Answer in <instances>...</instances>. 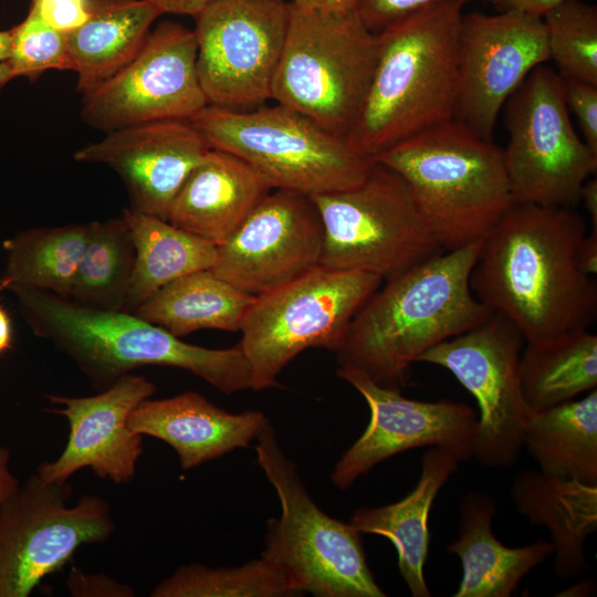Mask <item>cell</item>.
<instances>
[{
    "label": "cell",
    "mask_w": 597,
    "mask_h": 597,
    "mask_svg": "<svg viewBox=\"0 0 597 597\" xmlns=\"http://www.w3.org/2000/svg\"><path fill=\"white\" fill-rule=\"evenodd\" d=\"M155 391L146 377L129 373L94 396L46 395L54 407L45 411L63 416L70 433L63 452L36 468L38 476L46 483H63L81 469L90 468L100 479L117 484L130 482L143 452V436L130 430L128 417Z\"/></svg>",
    "instance_id": "cell-19"
},
{
    "label": "cell",
    "mask_w": 597,
    "mask_h": 597,
    "mask_svg": "<svg viewBox=\"0 0 597 597\" xmlns=\"http://www.w3.org/2000/svg\"><path fill=\"white\" fill-rule=\"evenodd\" d=\"M272 190L237 156L210 148L174 198L167 220L214 245Z\"/></svg>",
    "instance_id": "cell-22"
},
{
    "label": "cell",
    "mask_w": 597,
    "mask_h": 597,
    "mask_svg": "<svg viewBox=\"0 0 597 597\" xmlns=\"http://www.w3.org/2000/svg\"><path fill=\"white\" fill-rule=\"evenodd\" d=\"M323 226L311 196L272 189L219 245L212 272L259 296L320 264Z\"/></svg>",
    "instance_id": "cell-17"
},
{
    "label": "cell",
    "mask_w": 597,
    "mask_h": 597,
    "mask_svg": "<svg viewBox=\"0 0 597 597\" xmlns=\"http://www.w3.org/2000/svg\"><path fill=\"white\" fill-rule=\"evenodd\" d=\"M134 243V268L124 311L133 313L170 282L209 270L217 260V245L182 230L168 220L133 208L123 212Z\"/></svg>",
    "instance_id": "cell-27"
},
{
    "label": "cell",
    "mask_w": 597,
    "mask_h": 597,
    "mask_svg": "<svg viewBox=\"0 0 597 597\" xmlns=\"http://www.w3.org/2000/svg\"><path fill=\"white\" fill-rule=\"evenodd\" d=\"M383 281L371 273L318 264L255 296L242 321L239 343L255 390L277 386V375L306 348L337 353L354 316Z\"/></svg>",
    "instance_id": "cell-10"
},
{
    "label": "cell",
    "mask_w": 597,
    "mask_h": 597,
    "mask_svg": "<svg viewBox=\"0 0 597 597\" xmlns=\"http://www.w3.org/2000/svg\"><path fill=\"white\" fill-rule=\"evenodd\" d=\"M521 389L532 411L575 399L597 388V336L573 331L526 343L520 362Z\"/></svg>",
    "instance_id": "cell-30"
},
{
    "label": "cell",
    "mask_w": 597,
    "mask_h": 597,
    "mask_svg": "<svg viewBox=\"0 0 597 597\" xmlns=\"http://www.w3.org/2000/svg\"><path fill=\"white\" fill-rule=\"evenodd\" d=\"M33 334L51 342L97 386L108 387L135 368H180L223 394L254 389L251 366L239 344L212 349L185 343L134 313L81 305L49 291L11 285Z\"/></svg>",
    "instance_id": "cell-4"
},
{
    "label": "cell",
    "mask_w": 597,
    "mask_h": 597,
    "mask_svg": "<svg viewBox=\"0 0 597 597\" xmlns=\"http://www.w3.org/2000/svg\"><path fill=\"white\" fill-rule=\"evenodd\" d=\"M523 447L538 470L597 484V388L584 398L533 411Z\"/></svg>",
    "instance_id": "cell-28"
},
{
    "label": "cell",
    "mask_w": 597,
    "mask_h": 597,
    "mask_svg": "<svg viewBox=\"0 0 597 597\" xmlns=\"http://www.w3.org/2000/svg\"><path fill=\"white\" fill-rule=\"evenodd\" d=\"M577 263L586 275L594 276L597 273V230H591L582 239L577 249Z\"/></svg>",
    "instance_id": "cell-41"
},
{
    "label": "cell",
    "mask_w": 597,
    "mask_h": 597,
    "mask_svg": "<svg viewBox=\"0 0 597 597\" xmlns=\"http://www.w3.org/2000/svg\"><path fill=\"white\" fill-rule=\"evenodd\" d=\"M377 49V34L355 9L305 8L290 1L271 100L347 139L366 97Z\"/></svg>",
    "instance_id": "cell-6"
},
{
    "label": "cell",
    "mask_w": 597,
    "mask_h": 597,
    "mask_svg": "<svg viewBox=\"0 0 597 597\" xmlns=\"http://www.w3.org/2000/svg\"><path fill=\"white\" fill-rule=\"evenodd\" d=\"M375 161L405 180L444 251L482 240L515 202L503 149L455 119L410 137Z\"/></svg>",
    "instance_id": "cell-5"
},
{
    "label": "cell",
    "mask_w": 597,
    "mask_h": 597,
    "mask_svg": "<svg viewBox=\"0 0 597 597\" xmlns=\"http://www.w3.org/2000/svg\"><path fill=\"white\" fill-rule=\"evenodd\" d=\"M481 241L387 279L350 322L335 353L338 368L401 390L411 364L423 353L484 321L492 311L469 283Z\"/></svg>",
    "instance_id": "cell-2"
},
{
    "label": "cell",
    "mask_w": 597,
    "mask_h": 597,
    "mask_svg": "<svg viewBox=\"0 0 597 597\" xmlns=\"http://www.w3.org/2000/svg\"><path fill=\"white\" fill-rule=\"evenodd\" d=\"M465 1L410 15L377 34V59L347 142L375 160L410 137L453 119Z\"/></svg>",
    "instance_id": "cell-3"
},
{
    "label": "cell",
    "mask_w": 597,
    "mask_h": 597,
    "mask_svg": "<svg viewBox=\"0 0 597 597\" xmlns=\"http://www.w3.org/2000/svg\"><path fill=\"white\" fill-rule=\"evenodd\" d=\"M337 375L364 397L370 417L334 467L331 478L336 488H349L375 465L413 448H439L459 462L472 459L478 416L465 402L409 399L355 369L338 368Z\"/></svg>",
    "instance_id": "cell-18"
},
{
    "label": "cell",
    "mask_w": 597,
    "mask_h": 597,
    "mask_svg": "<svg viewBox=\"0 0 597 597\" xmlns=\"http://www.w3.org/2000/svg\"><path fill=\"white\" fill-rule=\"evenodd\" d=\"M164 13L195 17L212 0H155Z\"/></svg>",
    "instance_id": "cell-42"
},
{
    "label": "cell",
    "mask_w": 597,
    "mask_h": 597,
    "mask_svg": "<svg viewBox=\"0 0 597 597\" xmlns=\"http://www.w3.org/2000/svg\"><path fill=\"white\" fill-rule=\"evenodd\" d=\"M18 485L19 481L10 469V451L0 447V505Z\"/></svg>",
    "instance_id": "cell-43"
},
{
    "label": "cell",
    "mask_w": 597,
    "mask_h": 597,
    "mask_svg": "<svg viewBox=\"0 0 597 597\" xmlns=\"http://www.w3.org/2000/svg\"><path fill=\"white\" fill-rule=\"evenodd\" d=\"M13 78L15 77L9 63L7 61L0 63V95L7 84Z\"/></svg>",
    "instance_id": "cell-48"
},
{
    "label": "cell",
    "mask_w": 597,
    "mask_h": 597,
    "mask_svg": "<svg viewBox=\"0 0 597 597\" xmlns=\"http://www.w3.org/2000/svg\"><path fill=\"white\" fill-rule=\"evenodd\" d=\"M12 30L11 53L7 62L14 77L33 82L48 70L74 71L65 34L44 22L32 8Z\"/></svg>",
    "instance_id": "cell-35"
},
{
    "label": "cell",
    "mask_w": 597,
    "mask_h": 597,
    "mask_svg": "<svg viewBox=\"0 0 597 597\" xmlns=\"http://www.w3.org/2000/svg\"><path fill=\"white\" fill-rule=\"evenodd\" d=\"M563 91L568 111L577 118L584 142L597 154V86L563 78Z\"/></svg>",
    "instance_id": "cell-37"
},
{
    "label": "cell",
    "mask_w": 597,
    "mask_h": 597,
    "mask_svg": "<svg viewBox=\"0 0 597 597\" xmlns=\"http://www.w3.org/2000/svg\"><path fill=\"white\" fill-rule=\"evenodd\" d=\"M12 323L10 315L0 304V355L12 347Z\"/></svg>",
    "instance_id": "cell-46"
},
{
    "label": "cell",
    "mask_w": 597,
    "mask_h": 597,
    "mask_svg": "<svg viewBox=\"0 0 597 597\" xmlns=\"http://www.w3.org/2000/svg\"><path fill=\"white\" fill-rule=\"evenodd\" d=\"M510 498L531 525L549 531L558 577L570 579L590 570L585 542L597 530V484L525 469L513 479Z\"/></svg>",
    "instance_id": "cell-24"
},
{
    "label": "cell",
    "mask_w": 597,
    "mask_h": 597,
    "mask_svg": "<svg viewBox=\"0 0 597 597\" xmlns=\"http://www.w3.org/2000/svg\"><path fill=\"white\" fill-rule=\"evenodd\" d=\"M88 10L81 27L64 33L82 95L127 64L164 13L155 0H90Z\"/></svg>",
    "instance_id": "cell-26"
},
{
    "label": "cell",
    "mask_w": 597,
    "mask_h": 597,
    "mask_svg": "<svg viewBox=\"0 0 597 597\" xmlns=\"http://www.w3.org/2000/svg\"><path fill=\"white\" fill-rule=\"evenodd\" d=\"M451 1L457 0H355V11L368 30L378 34L410 15Z\"/></svg>",
    "instance_id": "cell-36"
},
{
    "label": "cell",
    "mask_w": 597,
    "mask_h": 597,
    "mask_svg": "<svg viewBox=\"0 0 597 597\" xmlns=\"http://www.w3.org/2000/svg\"><path fill=\"white\" fill-rule=\"evenodd\" d=\"M498 12H519L543 18L564 0H488Z\"/></svg>",
    "instance_id": "cell-40"
},
{
    "label": "cell",
    "mask_w": 597,
    "mask_h": 597,
    "mask_svg": "<svg viewBox=\"0 0 597 597\" xmlns=\"http://www.w3.org/2000/svg\"><path fill=\"white\" fill-rule=\"evenodd\" d=\"M253 301L209 269L170 282L133 313L182 337L199 329L240 331Z\"/></svg>",
    "instance_id": "cell-29"
},
{
    "label": "cell",
    "mask_w": 597,
    "mask_h": 597,
    "mask_svg": "<svg viewBox=\"0 0 597 597\" xmlns=\"http://www.w3.org/2000/svg\"><path fill=\"white\" fill-rule=\"evenodd\" d=\"M88 6L90 0H32L30 8L49 25L67 33L88 19Z\"/></svg>",
    "instance_id": "cell-38"
},
{
    "label": "cell",
    "mask_w": 597,
    "mask_h": 597,
    "mask_svg": "<svg viewBox=\"0 0 597 597\" xmlns=\"http://www.w3.org/2000/svg\"><path fill=\"white\" fill-rule=\"evenodd\" d=\"M135 249L123 218L90 222L87 243L69 298L88 307L124 311Z\"/></svg>",
    "instance_id": "cell-32"
},
{
    "label": "cell",
    "mask_w": 597,
    "mask_h": 597,
    "mask_svg": "<svg viewBox=\"0 0 597 597\" xmlns=\"http://www.w3.org/2000/svg\"><path fill=\"white\" fill-rule=\"evenodd\" d=\"M509 143L503 149L515 202L574 208L597 170L595 154L575 132L563 78L536 66L504 104Z\"/></svg>",
    "instance_id": "cell-11"
},
{
    "label": "cell",
    "mask_w": 597,
    "mask_h": 597,
    "mask_svg": "<svg viewBox=\"0 0 597 597\" xmlns=\"http://www.w3.org/2000/svg\"><path fill=\"white\" fill-rule=\"evenodd\" d=\"M268 422L261 411L231 413L195 391L147 398L128 417L130 430L169 444L184 470L248 447Z\"/></svg>",
    "instance_id": "cell-21"
},
{
    "label": "cell",
    "mask_w": 597,
    "mask_h": 597,
    "mask_svg": "<svg viewBox=\"0 0 597 597\" xmlns=\"http://www.w3.org/2000/svg\"><path fill=\"white\" fill-rule=\"evenodd\" d=\"M549 60L542 18L519 12L463 14L453 119L492 140L509 97Z\"/></svg>",
    "instance_id": "cell-16"
},
{
    "label": "cell",
    "mask_w": 597,
    "mask_h": 597,
    "mask_svg": "<svg viewBox=\"0 0 597 597\" xmlns=\"http://www.w3.org/2000/svg\"><path fill=\"white\" fill-rule=\"evenodd\" d=\"M580 201L590 218L591 230H597V180L595 178H588L584 182L579 192Z\"/></svg>",
    "instance_id": "cell-44"
},
{
    "label": "cell",
    "mask_w": 597,
    "mask_h": 597,
    "mask_svg": "<svg viewBox=\"0 0 597 597\" xmlns=\"http://www.w3.org/2000/svg\"><path fill=\"white\" fill-rule=\"evenodd\" d=\"M311 198L323 226V266L387 280L444 252L408 185L378 161L360 184Z\"/></svg>",
    "instance_id": "cell-9"
},
{
    "label": "cell",
    "mask_w": 597,
    "mask_h": 597,
    "mask_svg": "<svg viewBox=\"0 0 597 597\" xmlns=\"http://www.w3.org/2000/svg\"><path fill=\"white\" fill-rule=\"evenodd\" d=\"M542 20L558 74L597 86V7L564 0Z\"/></svg>",
    "instance_id": "cell-34"
},
{
    "label": "cell",
    "mask_w": 597,
    "mask_h": 597,
    "mask_svg": "<svg viewBox=\"0 0 597 597\" xmlns=\"http://www.w3.org/2000/svg\"><path fill=\"white\" fill-rule=\"evenodd\" d=\"M256 461L276 491L281 515L268 522L262 557L302 595L384 597L367 564L362 533L328 516L310 496L270 421L256 437Z\"/></svg>",
    "instance_id": "cell-7"
},
{
    "label": "cell",
    "mask_w": 597,
    "mask_h": 597,
    "mask_svg": "<svg viewBox=\"0 0 597 597\" xmlns=\"http://www.w3.org/2000/svg\"><path fill=\"white\" fill-rule=\"evenodd\" d=\"M193 19L197 71L208 105L245 111L271 100L290 2L212 0Z\"/></svg>",
    "instance_id": "cell-14"
},
{
    "label": "cell",
    "mask_w": 597,
    "mask_h": 597,
    "mask_svg": "<svg viewBox=\"0 0 597 597\" xmlns=\"http://www.w3.org/2000/svg\"><path fill=\"white\" fill-rule=\"evenodd\" d=\"M69 482L46 483L34 472L0 505V597H28L75 551L115 531L111 505L86 494L67 501Z\"/></svg>",
    "instance_id": "cell-12"
},
{
    "label": "cell",
    "mask_w": 597,
    "mask_h": 597,
    "mask_svg": "<svg viewBox=\"0 0 597 597\" xmlns=\"http://www.w3.org/2000/svg\"><path fill=\"white\" fill-rule=\"evenodd\" d=\"M209 149L189 119H164L108 132L73 157L113 169L127 189L130 208L167 220L174 198Z\"/></svg>",
    "instance_id": "cell-20"
},
{
    "label": "cell",
    "mask_w": 597,
    "mask_h": 597,
    "mask_svg": "<svg viewBox=\"0 0 597 597\" xmlns=\"http://www.w3.org/2000/svg\"><path fill=\"white\" fill-rule=\"evenodd\" d=\"M586 233L574 208L514 202L481 241L472 293L512 321L525 343L589 329L597 318V283L577 263Z\"/></svg>",
    "instance_id": "cell-1"
},
{
    "label": "cell",
    "mask_w": 597,
    "mask_h": 597,
    "mask_svg": "<svg viewBox=\"0 0 597 597\" xmlns=\"http://www.w3.org/2000/svg\"><path fill=\"white\" fill-rule=\"evenodd\" d=\"M90 233L88 223L32 228L3 241L0 290L21 285L67 297Z\"/></svg>",
    "instance_id": "cell-31"
},
{
    "label": "cell",
    "mask_w": 597,
    "mask_h": 597,
    "mask_svg": "<svg viewBox=\"0 0 597 597\" xmlns=\"http://www.w3.org/2000/svg\"><path fill=\"white\" fill-rule=\"evenodd\" d=\"M521 331L493 312L470 329L423 353L418 362L449 370L473 396L479 408L473 455L492 469L514 465L524 446L532 410L522 394Z\"/></svg>",
    "instance_id": "cell-13"
},
{
    "label": "cell",
    "mask_w": 597,
    "mask_h": 597,
    "mask_svg": "<svg viewBox=\"0 0 597 597\" xmlns=\"http://www.w3.org/2000/svg\"><path fill=\"white\" fill-rule=\"evenodd\" d=\"M193 29L164 21L135 56L83 94L82 119L105 133L164 119H190L208 105L197 71Z\"/></svg>",
    "instance_id": "cell-15"
},
{
    "label": "cell",
    "mask_w": 597,
    "mask_h": 597,
    "mask_svg": "<svg viewBox=\"0 0 597 597\" xmlns=\"http://www.w3.org/2000/svg\"><path fill=\"white\" fill-rule=\"evenodd\" d=\"M66 587L75 597H132L134 589L105 574H90L72 568Z\"/></svg>",
    "instance_id": "cell-39"
},
{
    "label": "cell",
    "mask_w": 597,
    "mask_h": 597,
    "mask_svg": "<svg viewBox=\"0 0 597 597\" xmlns=\"http://www.w3.org/2000/svg\"><path fill=\"white\" fill-rule=\"evenodd\" d=\"M459 463L452 453L430 447L422 454L420 475L410 493L396 503L360 507L349 519L359 533L380 535L392 543L400 575L413 597L431 596L425 578L429 513Z\"/></svg>",
    "instance_id": "cell-25"
},
{
    "label": "cell",
    "mask_w": 597,
    "mask_h": 597,
    "mask_svg": "<svg viewBox=\"0 0 597 597\" xmlns=\"http://www.w3.org/2000/svg\"><path fill=\"white\" fill-rule=\"evenodd\" d=\"M301 595L287 577L264 557L241 566L178 567L159 582L151 597H283Z\"/></svg>",
    "instance_id": "cell-33"
},
{
    "label": "cell",
    "mask_w": 597,
    "mask_h": 597,
    "mask_svg": "<svg viewBox=\"0 0 597 597\" xmlns=\"http://www.w3.org/2000/svg\"><path fill=\"white\" fill-rule=\"evenodd\" d=\"M189 121L210 148L237 156L272 189L308 196L344 190L374 165L347 139L277 103L245 111L207 105Z\"/></svg>",
    "instance_id": "cell-8"
},
{
    "label": "cell",
    "mask_w": 597,
    "mask_h": 597,
    "mask_svg": "<svg viewBox=\"0 0 597 597\" xmlns=\"http://www.w3.org/2000/svg\"><path fill=\"white\" fill-rule=\"evenodd\" d=\"M496 502L488 493L470 491L459 504L458 537L447 546L462 566L453 597H509L535 567L553 556L549 541L521 546L503 545L492 531Z\"/></svg>",
    "instance_id": "cell-23"
},
{
    "label": "cell",
    "mask_w": 597,
    "mask_h": 597,
    "mask_svg": "<svg viewBox=\"0 0 597 597\" xmlns=\"http://www.w3.org/2000/svg\"><path fill=\"white\" fill-rule=\"evenodd\" d=\"M293 3L305 8H320L327 10L355 9V0H291Z\"/></svg>",
    "instance_id": "cell-45"
},
{
    "label": "cell",
    "mask_w": 597,
    "mask_h": 597,
    "mask_svg": "<svg viewBox=\"0 0 597 597\" xmlns=\"http://www.w3.org/2000/svg\"><path fill=\"white\" fill-rule=\"evenodd\" d=\"M12 38V29L0 30V63L8 61L10 57Z\"/></svg>",
    "instance_id": "cell-47"
}]
</instances>
